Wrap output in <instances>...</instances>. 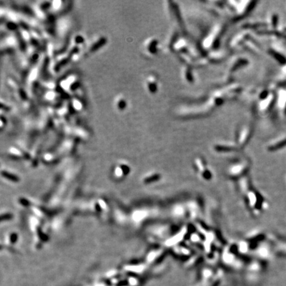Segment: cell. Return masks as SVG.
<instances>
[{
    "instance_id": "obj_1",
    "label": "cell",
    "mask_w": 286,
    "mask_h": 286,
    "mask_svg": "<svg viewBox=\"0 0 286 286\" xmlns=\"http://www.w3.org/2000/svg\"><path fill=\"white\" fill-rule=\"evenodd\" d=\"M246 165L243 164H237L232 165L230 168L229 172L231 176H238V174H240L246 169Z\"/></svg>"
},
{
    "instance_id": "obj_2",
    "label": "cell",
    "mask_w": 286,
    "mask_h": 286,
    "mask_svg": "<svg viewBox=\"0 0 286 286\" xmlns=\"http://www.w3.org/2000/svg\"><path fill=\"white\" fill-rule=\"evenodd\" d=\"M185 232L186 231H185L184 230H182L180 232H178V234H176V235L173 236L172 238L169 239V240L167 241V243H166V245L168 246H172L175 245L176 243H178V242L181 241L183 238V236H184Z\"/></svg>"
},
{
    "instance_id": "obj_3",
    "label": "cell",
    "mask_w": 286,
    "mask_h": 286,
    "mask_svg": "<svg viewBox=\"0 0 286 286\" xmlns=\"http://www.w3.org/2000/svg\"><path fill=\"white\" fill-rule=\"evenodd\" d=\"M286 146V139L282 141L281 142H280V143L276 144V145L271 146V148H270V149L272 150H278V149H280V148H282V147H283V146Z\"/></svg>"
},
{
    "instance_id": "obj_4",
    "label": "cell",
    "mask_w": 286,
    "mask_h": 286,
    "mask_svg": "<svg viewBox=\"0 0 286 286\" xmlns=\"http://www.w3.org/2000/svg\"><path fill=\"white\" fill-rule=\"evenodd\" d=\"M274 55L275 58H276L280 62H281V64H284L286 63V58L284 56H283L282 55L279 54L277 52H274Z\"/></svg>"
},
{
    "instance_id": "obj_5",
    "label": "cell",
    "mask_w": 286,
    "mask_h": 286,
    "mask_svg": "<svg viewBox=\"0 0 286 286\" xmlns=\"http://www.w3.org/2000/svg\"><path fill=\"white\" fill-rule=\"evenodd\" d=\"M273 21H273L274 25V26H276L277 25V23H278V17H277V15H274Z\"/></svg>"
},
{
    "instance_id": "obj_6",
    "label": "cell",
    "mask_w": 286,
    "mask_h": 286,
    "mask_svg": "<svg viewBox=\"0 0 286 286\" xmlns=\"http://www.w3.org/2000/svg\"><path fill=\"white\" fill-rule=\"evenodd\" d=\"M285 114H286V107H285Z\"/></svg>"
},
{
    "instance_id": "obj_7",
    "label": "cell",
    "mask_w": 286,
    "mask_h": 286,
    "mask_svg": "<svg viewBox=\"0 0 286 286\" xmlns=\"http://www.w3.org/2000/svg\"><path fill=\"white\" fill-rule=\"evenodd\" d=\"M285 31H286V29H285Z\"/></svg>"
}]
</instances>
